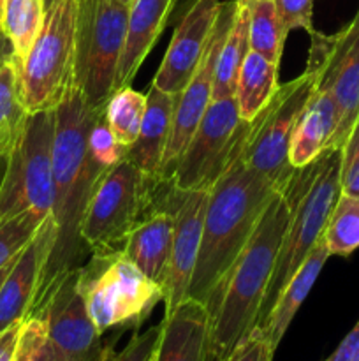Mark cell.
Segmentation results:
<instances>
[{"label":"cell","mask_w":359,"mask_h":361,"mask_svg":"<svg viewBox=\"0 0 359 361\" xmlns=\"http://www.w3.org/2000/svg\"><path fill=\"white\" fill-rule=\"evenodd\" d=\"M127 20L129 6L118 0H77L74 87L94 109H104L115 92Z\"/></svg>","instance_id":"obj_8"},{"label":"cell","mask_w":359,"mask_h":361,"mask_svg":"<svg viewBox=\"0 0 359 361\" xmlns=\"http://www.w3.org/2000/svg\"><path fill=\"white\" fill-rule=\"evenodd\" d=\"M87 148L92 161L104 171L118 164L125 155V147H122L113 134L111 127L104 116V109L97 113L94 123H92Z\"/></svg>","instance_id":"obj_32"},{"label":"cell","mask_w":359,"mask_h":361,"mask_svg":"<svg viewBox=\"0 0 359 361\" xmlns=\"http://www.w3.org/2000/svg\"><path fill=\"white\" fill-rule=\"evenodd\" d=\"M336 126V102L329 88L319 80L317 74V85L312 92V97L292 133L291 145H289V164L298 169L319 157L326 148H329Z\"/></svg>","instance_id":"obj_21"},{"label":"cell","mask_w":359,"mask_h":361,"mask_svg":"<svg viewBox=\"0 0 359 361\" xmlns=\"http://www.w3.org/2000/svg\"><path fill=\"white\" fill-rule=\"evenodd\" d=\"M99 111L84 102L76 87L55 108L51 217L56 226V240L34 307L60 274L81 267L88 250L80 233L81 221L95 183L106 173L92 161L87 148L88 133Z\"/></svg>","instance_id":"obj_1"},{"label":"cell","mask_w":359,"mask_h":361,"mask_svg":"<svg viewBox=\"0 0 359 361\" xmlns=\"http://www.w3.org/2000/svg\"><path fill=\"white\" fill-rule=\"evenodd\" d=\"M41 316L46 335L62 361H102L115 353L118 335L109 342L95 328L80 288V267L60 274L28 317Z\"/></svg>","instance_id":"obj_11"},{"label":"cell","mask_w":359,"mask_h":361,"mask_svg":"<svg viewBox=\"0 0 359 361\" xmlns=\"http://www.w3.org/2000/svg\"><path fill=\"white\" fill-rule=\"evenodd\" d=\"M118 2L125 4V6H129V7H130V4H132V2H134V0H118Z\"/></svg>","instance_id":"obj_47"},{"label":"cell","mask_w":359,"mask_h":361,"mask_svg":"<svg viewBox=\"0 0 359 361\" xmlns=\"http://www.w3.org/2000/svg\"><path fill=\"white\" fill-rule=\"evenodd\" d=\"M46 330V323L41 316L27 317L23 323V330H21L20 342H18L16 355L13 361H30L32 351H34L35 344H37L39 337L42 331Z\"/></svg>","instance_id":"obj_36"},{"label":"cell","mask_w":359,"mask_h":361,"mask_svg":"<svg viewBox=\"0 0 359 361\" xmlns=\"http://www.w3.org/2000/svg\"><path fill=\"white\" fill-rule=\"evenodd\" d=\"M146 109V95L130 87L116 88L104 108V116L122 147H130L137 140Z\"/></svg>","instance_id":"obj_28"},{"label":"cell","mask_w":359,"mask_h":361,"mask_svg":"<svg viewBox=\"0 0 359 361\" xmlns=\"http://www.w3.org/2000/svg\"><path fill=\"white\" fill-rule=\"evenodd\" d=\"M315 85V67L306 63L298 78L278 87L271 101L246 127L239 150L243 162L278 187L294 171L289 164V145Z\"/></svg>","instance_id":"obj_10"},{"label":"cell","mask_w":359,"mask_h":361,"mask_svg":"<svg viewBox=\"0 0 359 361\" xmlns=\"http://www.w3.org/2000/svg\"><path fill=\"white\" fill-rule=\"evenodd\" d=\"M16 261V259H14ZM13 261V263H14ZM13 263L9 264V267H6V268H2V270H0V286H2V282H4V279H6V275L9 274V270H11V267H13Z\"/></svg>","instance_id":"obj_44"},{"label":"cell","mask_w":359,"mask_h":361,"mask_svg":"<svg viewBox=\"0 0 359 361\" xmlns=\"http://www.w3.org/2000/svg\"><path fill=\"white\" fill-rule=\"evenodd\" d=\"M310 39L306 62L315 67L338 108V126L329 148L341 150L359 118V9L340 32L326 35L313 30Z\"/></svg>","instance_id":"obj_13"},{"label":"cell","mask_w":359,"mask_h":361,"mask_svg":"<svg viewBox=\"0 0 359 361\" xmlns=\"http://www.w3.org/2000/svg\"><path fill=\"white\" fill-rule=\"evenodd\" d=\"M178 0H134L129 7L125 46L116 73L115 90L130 87L134 76L165 28Z\"/></svg>","instance_id":"obj_19"},{"label":"cell","mask_w":359,"mask_h":361,"mask_svg":"<svg viewBox=\"0 0 359 361\" xmlns=\"http://www.w3.org/2000/svg\"><path fill=\"white\" fill-rule=\"evenodd\" d=\"M44 221L46 219H41L32 212H25L11 219H0V270L9 267L20 256Z\"/></svg>","instance_id":"obj_31"},{"label":"cell","mask_w":359,"mask_h":361,"mask_svg":"<svg viewBox=\"0 0 359 361\" xmlns=\"http://www.w3.org/2000/svg\"><path fill=\"white\" fill-rule=\"evenodd\" d=\"M322 236L329 256L348 257L359 249V196H338Z\"/></svg>","instance_id":"obj_29"},{"label":"cell","mask_w":359,"mask_h":361,"mask_svg":"<svg viewBox=\"0 0 359 361\" xmlns=\"http://www.w3.org/2000/svg\"><path fill=\"white\" fill-rule=\"evenodd\" d=\"M248 2L250 49L280 66L282 51L289 32L282 25L273 0H246Z\"/></svg>","instance_id":"obj_27"},{"label":"cell","mask_w":359,"mask_h":361,"mask_svg":"<svg viewBox=\"0 0 359 361\" xmlns=\"http://www.w3.org/2000/svg\"><path fill=\"white\" fill-rule=\"evenodd\" d=\"M55 109L30 113L13 148L0 190V219L32 212L48 219L53 208V141Z\"/></svg>","instance_id":"obj_9"},{"label":"cell","mask_w":359,"mask_h":361,"mask_svg":"<svg viewBox=\"0 0 359 361\" xmlns=\"http://www.w3.org/2000/svg\"><path fill=\"white\" fill-rule=\"evenodd\" d=\"M210 190H180L165 180L158 197V208L172 214V249L168 277L164 282V314H171L189 298V286L203 238L204 214Z\"/></svg>","instance_id":"obj_14"},{"label":"cell","mask_w":359,"mask_h":361,"mask_svg":"<svg viewBox=\"0 0 359 361\" xmlns=\"http://www.w3.org/2000/svg\"><path fill=\"white\" fill-rule=\"evenodd\" d=\"M80 288L88 314L102 335L115 328L137 330L164 302V289L148 279L123 250L92 254V259L80 267Z\"/></svg>","instance_id":"obj_6"},{"label":"cell","mask_w":359,"mask_h":361,"mask_svg":"<svg viewBox=\"0 0 359 361\" xmlns=\"http://www.w3.org/2000/svg\"><path fill=\"white\" fill-rule=\"evenodd\" d=\"M23 323L14 324V326L7 328L6 331L0 334V361H13L14 355H16L18 342H20L21 330H23Z\"/></svg>","instance_id":"obj_39"},{"label":"cell","mask_w":359,"mask_h":361,"mask_svg":"<svg viewBox=\"0 0 359 361\" xmlns=\"http://www.w3.org/2000/svg\"><path fill=\"white\" fill-rule=\"evenodd\" d=\"M313 2L315 0H273L278 18L287 32L303 28L310 34L313 32Z\"/></svg>","instance_id":"obj_33"},{"label":"cell","mask_w":359,"mask_h":361,"mask_svg":"<svg viewBox=\"0 0 359 361\" xmlns=\"http://www.w3.org/2000/svg\"><path fill=\"white\" fill-rule=\"evenodd\" d=\"M30 361H62L60 356L56 355L55 348L51 345V342L48 341V335H46V330L42 331V335L39 337L37 344H35L34 351H32Z\"/></svg>","instance_id":"obj_40"},{"label":"cell","mask_w":359,"mask_h":361,"mask_svg":"<svg viewBox=\"0 0 359 361\" xmlns=\"http://www.w3.org/2000/svg\"><path fill=\"white\" fill-rule=\"evenodd\" d=\"M155 361H208L211 319L206 305L185 298L160 321Z\"/></svg>","instance_id":"obj_18"},{"label":"cell","mask_w":359,"mask_h":361,"mask_svg":"<svg viewBox=\"0 0 359 361\" xmlns=\"http://www.w3.org/2000/svg\"><path fill=\"white\" fill-rule=\"evenodd\" d=\"M236 11H238V0H227V2L220 4V11H218L217 21H215L213 30H211L203 60H201L199 67H197L196 74L189 81V85L176 95L171 136H169L164 162H162V176L164 178H169L180 155L183 154L194 130L206 113L208 106L213 101L215 62H217L222 42H224L225 35H227L229 28L234 21Z\"/></svg>","instance_id":"obj_15"},{"label":"cell","mask_w":359,"mask_h":361,"mask_svg":"<svg viewBox=\"0 0 359 361\" xmlns=\"http://www.w3.org/2000/svg\"><path fill=\"white\" fill-rule=\"evenodd\" d=\"M172 229V214L160 207L137 224L123 245V254L162 289L171 261Z\"/></svg>","instance_id":"obj_23"},{"label":"cell","mask_w":359,"mask_h":361,"mask_svg":"<svg viewBox=\"0 0 359 361\" xmlns=\"http://www.w3.org/2000/svg\"><path fill=\"white\" fill-rule=\"evenodd\" d=\"M175 106L176 95L165 94L151 85L146 94V109L137 140L125 148L123 155V159H127L137 169L157 178H164L162 162L171 136Z\"/></svg>","instance_id":"obj_20"},{"label":"cell","mask_w":359,"mask_h":361,"mask_svg":"<svg viewBox=\"0 0 359 361\" xmlns=\"http://www.w3.org/2000/svg\"><path fill=\"white\" fill-rule=\"evenodd\" d=\"M113 355H115V353H111V355H109V356H108V358H104V360H102V361H109V358H111V356H113Z\"/></svg>","instance_id":"obj_48"},{"label":"cell","mask_w":359,"mask_h":361,"mask_svg":"<svg viewBox=\"0 0 359 361\" xmlns=\"http://www.w3.org/2000/svg\"><path fill=\"white\" fill-rule=\"evenodd\" d=\"M6 4H7V0H0V23H2L4 11H6Z\"/></svg>","instance_id":"obj_45"},{"label":"cell","mask_w":359,"mask_h":361,"mask_svg":"<svg viewBox=\"0 0 359 361\" xmlns=\"http://www.w3.org/2000/svg\"><path fill=\"white\" fill-rule=\"evenodd\" d=\"M248 123L239 118L234 97L211 101L185 150L169 175L180 190H210L245 137Z\"/></svg>","instance_id":"obj_12"},{"label":"cell","mask_w":359,"mask_h":361,"mask_svg":"<svg viewBox=\"0 0 359 361\" xmlns=\"http://www.w3.org/2000/svg\"><path fill=\"white\" fill-rule=\"evenodd\" d=\"M289 219L291 208L280 187L260 214L256 229L231 270L206 303L211 319L208 361L229 358L256 328Z\"/></svg>","instance_id":"obj_2"},{"label":"cell","mask_w":359,"mask_h":361,"mask_svg":"<svg viewBox=\"0 0 359 361\" xmlns=\"http://www.w3.org/2000/svg\"><path fill=\"white\" fill-rule=\"evenodd\" d=\"M239 150L241 143L208 196L199 256L189 286V298L204 305L246 245L273 194L280 189L246 168Z\"/></svg>","instance_id":"obj_3"},{"label":"cell","mask_w":359,"mask_h":361,"mask_svg":"<svg viewBox=\"0 0 359 361\" xmlns=\"http://www.w3.org/2000/svg\"><path fill=\"white\" fill-rule=\"evenodd\" d=\"M355 361H359V356H358V358H355Z\"/></svg>","instance_id":"obj_49"},{"label":"cell","mask_w":359,"mask_h":361,"mask_svg":"<svg viewBox=\"0 0 359 361\" xmlns=\"http://www.w3.org/2000/svg\"><path fill=\"white\" fill-rule=\"evenodd\" d=\"M77 0H53L20 71L27 113L55 109L74 87Z\"/></svg>","instance_id":"obj_7"},{"label":"cell","mask_w":359,"mask_h":361,"mask_svg":"<svg viewBox=\"0 0 359 361\" xmlns=\"http://www.w3.org/2000/svg\"><path fill=\"white\" fill-rule=\"evenodd\" d=\"M151 361H155V356H153V360H151Z\"/></svg>","instance_id":"obj_50"},{"label":"cell","mask_w":359,"mask_h":361,"mask_svg":"<svg viewBox=\"0 0 359 361\" xmlns=\"http://www.w3.org/2000/svg\"><path fill=\"white\" fill-rule=\"evenodd\" d=\"M340 185L344 194L359 196V157H341Z\"/></svg>","instance_id":"obj_37"},{"label":"cell","mask_w":359,"mask_h":361,"mask_svg":"<svg viewBox=\"0 0 359 361\" xmlns=\"http://www.w3.org/2000/svg\"><path fill=\"white\" fill-rule=\"evenodd\" d=\"M273 356L275 353L271 351L266 338L253 330L224 361H273Z\"/></svg>","instance_id":"obj_35"},{"label":"cell","mask_w":359,"mask_h":361,"mask_svg":"<svg viewBox=\"0 0 359 361\" xmlns=\"http://www.w3.org/2000/svg\"><path fill=\"white\" fill-rule=\"evenodd\" d=\"M44 21L42 0H7L2 28L13 48V59L21 66Z\"/></svg>","instance_id":"obj_26"},{"label":"cell","mask_w":359,"mask_h":361,"mask_svg":"<svg viewBox=\"0 0 359 361\" xmlns=\"http://www.w3.org/2000/svg\"><path fill=\"white\" fill-rule=\"evenodd\" d=\"M165 178L150 176L122 159L95 183L81 221V238L92 254L123 250L130 233L158 208Z\"/></svg>","instance_id":"obj_5"},{"label":"cell","mask_w":359,"mask_h":361,"mask_svg":"<svg viewBox=\"0 0 359 361\" xmlns=\"http://www.w3.org/2000/svg\"><path fill=\"white\" fill-rule=\"evenodd\" d=\"M220 0H194L176 25L169 48L151 85L178 95L196 74L220 11Z\"/></svg>","instance_id":"obj_16"},{"label":"cell","mask_w":359,"mask_h":361,"mask_svg":"<svg viewBox=\"0 0 359 361\" xmlns=\"http://www.w3.org/2000/svg\"><path fill=\"white\" fill-rule=\"evenodd\" d=\"M359 356V321L326 361H355Z\"/></svg>","instance_id":"obj_38"},{"label":"cell","mask_w":359,"mask_h":361,"mask_svg":"<svg viewBox=\"0 0 359 361\" xmlns=\"http://www.w3.org/2000/svg\"><path fill=\"white\" fill-rule=\"evenodd\" d=\"M9 59H13V48H11L9 39H7L6 32H4L2 23H0V66Z\"/></svg>","instance_id":"obj_43"},{"label":"cell","mask_w":359,"mask_h":361,"mask_svg":"<svg viewBox=\"0 0 359 361\" xmlns=\"http://www.w3.org/2000/svg\"><path fill=\"white\" fill-rule=\"evenodd\" d=\"M55 240L56 226L49 215L21 250L0 286V334L25 321L30 314Z\"/></svg>","instance_id":"obj_17"},{"label":"cell","mask_w":359,"mask_h":361,"mask_svg":"<svg viewBox=\"0 0 359 361\" xmlns=\"http://www.w3.org/2000/svg\"><path fill=\"white\" fill-rule=\"evenodd\" d=\"M340 173L341 150L326 148L312 162L294 169L282 185L291 208V219L264 295L257 324L266 317L282 289L294 277L303 261L322 238L331 212L341 194Z\"/></svg>","instance_id":"obj_4"},{"label":"cell","mask_w":359,"mask_h":361,"mask_svg":"<svg viewBox=\"0 0 359 361\" xmlns=\"http://www.w3.org/2000/svg\"><path fill=\"white\" fill-rule=\"evenodd\" d=\"M21 101L20 71L14 59L0 66V145H13L27 118Z\"/></svg>","instance_id":"obj_30"},{"label":"cell","mask_w":359,"mask_h":361,"mask_svg":"<svg viewBox=\"0 0 359 361\" xmlns=\"http://www.w3.org/2000/svg\"><path fill=\"white\" fill-rule=\"evenodd\" d=\"M248 18V2L238 0V11H236L234 21H232L231 28H229L227 35L222 42L220 51L217 55V62H215L213 101L234 97L239 69H241L246 53L250 51Z\"/></svg>","instance_id":"obj_25"},{"label":"cell","mask_w":359,"mask_h":361,"mask_svg":"<svg viewBox=\"0 0 359 361\" xmlns=\"http://www.w3.org/2000/svg\"><path fill=\"white\" fill-rule=\"evenodd\" d=\"M162 324L148 328L143 334L132 335L123 351L115 353L109 361H151L157 351Z\"/></svg>","instance_id":"obj_34"},{"label":"cell","mask_w":359,"mask_h":361,"mask_svg":"<svg viewBox=\"0 0 359 361\" xmlns=\"http://www.w3.org/2000/svg\"><path fill=\"white\" fill-rule=\"evenodd\" d=\"M341 157H359V118L355 120L347 141H345V145L341 147Z\"/></svg>","instance_id":"obj_41"},{"label":"cell","mask_w":359,"mask_h":361,"mask_svg":"<svg viewBox=\"0 0 359 361\" xmlns=\"http://www.w3.org/2000/svg\"><path fill=\"white\" fill-rule=\"evenodd\" d=\"M51 2H53V0H42V4H44V11L48 9L49 6H51Z\"/></svg>","instance_id":"obj_46"},{"label":"cell","mask_w":359,"mask_h":361,"mask_svg":"<svg viewBox=\"0 0 359 361\" xmlns=\"http://www.w3.org/2000/svg\"><path fill=\"white\" fill-rule=\"evenodd\" d=\"M13 145H0V190H2L4 180H6L7 168H9V157Z\"/></svg>","instance_id":"obj_42"},{"label":"cell","mask_w":359,"mask_h":361,"mask_svg":"<svg viewBox=\"0 0 359 361\" xmlns=\"http://www.w3.org/2000/svg\"><path fill=\"white\" fill-rule=\"evenodd\" d=\"M327 257H329V250H327L326 242H324L322 236L320 242L313 247L310 256L306 257L301 263V267L298 268L294 277H292L291 281L287 282V286L282 289L277 302L271 307L270 312L266 314V317L253 328V330H257L264 338H266V342L270 344L271 351L273 353L278 349L285 331L289 330L292 319L296 317L298 310L301 309L306 296L312 291L313 284H315L317 277H319L320 271H322Z\"/></svg>","instance_id":"obj_22"},{"label":"cell","mask_w":359,"mask_h":361,"mask_svg":"<svg viewBox=\"0 0 359 361\" xmlns=\"http://www.w3.org/2000/svg\"><path fill=\"white\" fill-rule=\"evenodd\" d=\"M278 69L280 66L264 59L250 49L239 69L234 88V101L238 106L239 118L250 123L260 109L271 101L278 90Z\"/></svg>","instance_id":"obj_24"}]
</instances>
